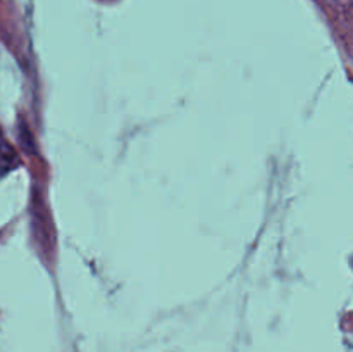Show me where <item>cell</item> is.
I'll return each mask as SVG.
<instances>
[{
    "label": "cell",
    "mask_w": 353,
    "mask_h": 352,
    "mask_svg": "<svg viewBox=\"0 0 353 352\" xmlns=\"http://www.w3.org/2000/svg\"><path fill=\"white\" fill-rule=\"evenodd\" d=\"M17 166V155L14 148L10 147L9 141L3 138L2 131H0V168L2 171H10Z\"/></svg>",
    "instance_id": "6da1fadb"
}]
</instances>
